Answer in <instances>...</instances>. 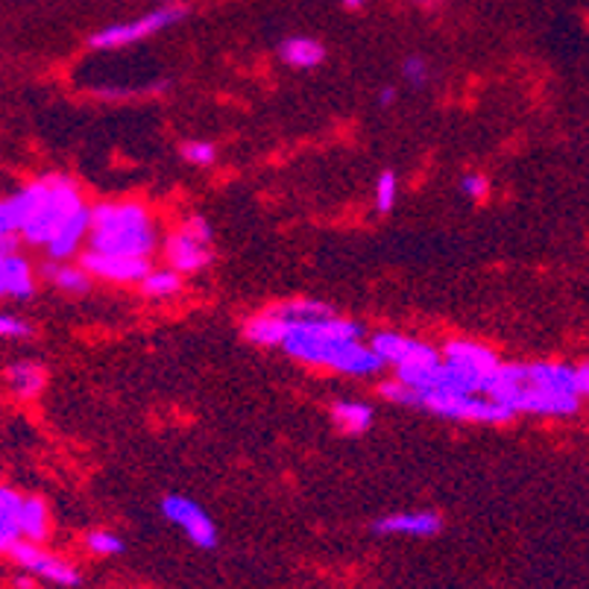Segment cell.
I'll return each mask as SVG.
<instances>
[{"instance_id": "obj_17", "label": "cell", "mask_w": 589, "mask_h": 589, "mask_svg": "<svg viewBox=\"0 0 589 589\" xmlns=\"http://www.w3.org/2000/svg\"><path fill=\"white\" fill-rule=\"evenodd\" d=\"M278 56L291 67H317L326 60V48L308 35H291L278 44Z\"/></svg>"}, {"instance_id": "obj_19", "label": "cell", "mask_w": 589, "mask_h": 589, "mask_svg": "<svg viewBox=\"0 0 589 589\" xmlns=\"http://www.w3.org/2000/svg\"><path fill=\"white\" fill-rule=\"evenodd\" d=\"M332 420L344 434H364L372 425V408L364 402L344 399V402H335V408H332Z\"/></svg>"}, {"instance_id": "obj_30", "label": "cell", "mask_w": 589, "mask_h": 589, "mask_svg": "<svg viewBox=\"0 0 589 589\" xmlns=\"http://www.w3.org/2000/svg\"><path fill=\"white\" fill-rule=\"evenodd\" d=\"M581 370V388H583V396H589V361L583 364V367H578Z\"/></svg>"}, {"instance_id": "obj_14", "label": "cell", "mask_w": 589, "mask_h": 589, "mask_svg": "<svg viewBox=\"0 0 589 589\" xmlns=\"http://www.w3.org/2000/svg\"><path fill=\"white\" fill-rule=\"evenodd\" d=\"M88 238H92V209L83 206V209L74 211V214L62 223V229L56 232L51 244L44 246V250H48V259H51V262H67L71 255L83 250Z\"/></svg>"}, {"instance_id": "obj_26", "label": "cell", "mask_w": 589, "mask_h": 589, "mask_svg": "<svg viewBox=\"0 0 589 589\" xmlns=\"http://www.w3.org/2000/svg\"><path fill=\"white\" fill-rule=\"evenodd\" d=\"M402 76L408 83L420 88V85L429 83V62L422 60V56H408L402 65Z\"/></svg>"}, {"instance_id": "obj_18", "label": "cell", "mask_w": 589, "mask_h": 589, "mask_svg": "<svg viewBox=\"0 0 589 589\" xmlns=\"http://www.w3.org/2000/svg\"><path fill=\"white\" fill-rule=\"evenodd\" d=\"M44 278L51 282L53 287H60L62 294H88V287H92V273L80 264V267H74V264L67 262H51L44 264Z\"/></svg>"}, {"instance_id": "obj_21", "label": "cell", "mask_w": 589, "mask_h": 589, "mask_svg": "<svg viewBox=\"0 0 589 589\" xmlns=\"http://www.w3.org/2000/svg\"><path fill=\"white\" fill-rule=\"evenodd\" d=\"M85 546H88V551H94V555L115 557L124 555L127 543H124L115 530H92V534L85 537Z\"/></svg>"}, {"instance_id": "obj_31", "label": "cell", "mask_w": 589, "mask_h": 589, "mask_svg": "<svg viewBox=\"0 0 589 589\" xmlns=\"http://www.w3.org/2000/svg\"><path fill=\"white\" fill-rule=\"evenodd\" d=\"M340 3H344L346 9H361L364 3H367V0H340Z\"/></svg>"}, {"instance_id": "obj_24", "label": "cell", "mask_w": 589, "mask_h": 589, "mask_svg": "<svg viewBox=\"0 0 589 589\" xmlns=\"http://www.w3.org/2000/svg\"><path fill=\"white\" fill-rule=\"evenodd\" d=\"M379 393L393 404H408V408H411V404H420V390L408 388V385H404V381H399V379L385 381V385L379 388Z\"/></svg>"}, {"instance_id": "obj_13", "label": "cell", "mask_w": 589, "mask_h": 589, "mask_svg": "<svg viewBox=\"0 0 589 589\" xmlns=\"http://www.w3.org/2000/svg\"><path fill=\"white\" fill-rule=\"evenodd\" d=\"M370 346L381 355V361L393 364V367H404V364L422 361V358H431V355H440L431 344H422L417 337L399 335V332H379L372 335Z\"/></svg>"}, {"instance_id": "obj_28", "label": "cell", "mask_w": 589, "mask_h": 589, "mask_svg": "<svg viewBox=\"0 0 589 589\" xmlns=\"http://www.w3.org/2000/svg\"><path fill=\"white\" fill-rule=\"evenodd\" d=\"M24 238L21 235H0V253L3 255H15L18 244H21Z\"/></svg>"}, {"instance_id": "obj_6", "label": "cell", "mask_w": 589, "mask_h": 589, "mask_svg": "<svg viewBox=\"0 0 589 589\" xmlns=\"http://www.w3.org/2000/svg\"><path fill=\"white\" fill-rule=\"evenodd\" d=\"M420 408L438 413L443 420L457 422H484V425H502L516 417L507 404L478 393H443V390H429L420 393Z\"/></svg>"}, {"instance_id": "obj_9", "label": "cell", "mask_w": 589, "mask_h": 589, "mask_svg": "<svg viewBox=\"0 0 589 589\" xmlns=\"http://www.w3.org/2000/svg\"><path fill=\"white\" fill-rule=\"evenodd\" d=\"M161 514L170 525H177L197 548H214L218 546V525L206 514V507L197 505L194 498L188 496H165L161 498Z\"/></svg>"}, {"instance_id": "obj_4", "label": "cell", "mask_w": 589, "mask_h": 589, "mask_svg": "<svg viewBox=\"0 0 589 589\" xmlns=\"http://www.w3.org/2000/svg\"><path fill=\"white\" fill-rule=\"evenodd\" d=\"M42 186V194H39V206H35L33 220L27 223L24 241L30 246H48L56 238V232L62 229L74 211H80L85 206L80 188H76L74 179L60 177V173H51V177L39 179Z\"/></svg>"}, {"instance_id": "obj_29", "label": "cell", "mask_w": 589, "mask_h": 589, "mask_svg": "<svg viewBox=\"0 0 589 589\" xmlns=\"http://www.w3.org/2000/svg\"><path fill=\"white\" fill-rule=\"evenodd\" d=\"M379 103H381V106H390V103H396V88H393V85H388V88H381Z\"/></svg>"}, {"instance_id": "obj_25", "label": "cell", "mask_w": 589, "mask_h": 589, "mask_svg": "<svg viewBox=\"0 0 589 589\" xmlns=\"http://www.w3.org/2000/svg\"><path fill=\"white\" fill-rule=\"evenodd\" d=\"M33 332L35 328L24 317H15V314H3L0 317V335L9 337V340H27V337H33Z\"/></svg>"}, {"instance_id": "obj_22", "label": "cell", "mask_w": 589, "mask_h": 589, "mask_svg": "<svg viewBox=\"0 0 589 589\" xmlns=\"http://www.w3.org/2000/svg\"><path fill=\"white\" fill-rule=\"evenodd\" d=\"M396 197H399V179H396L393 170H385L379 182H376V209H379L381 214L393 211Z\"/></svg>"}, {"instance_id": "obj_16", "label": "cell", "mask_w": 589, "mask_h": 589, "mask_svg": "<svg viewBox=\"0 0 589 589\" xmlns=\"http://www.w3.org/2000/svg\"><path fill=\"white\" fill-rule=\"evenodd\" d=\"M7 381L9 390L18 396V399H35V396H42L44 385H48V370H44V364L39 361H15L9 364L7 370Z\"/></svg>"}, {"instance_id": "obj_3", "label": "cell", "mask_w": 589, "mask_h": 589, "mask_svg": "<svg viewBox=\"0 0 589 589\" xmlns=\"http://www.w3.org/2000/svg\"><path fill=\"white\" fill-rule=\"evenodd\" d=\"M156 244H159L156 220L144 202L118 200L92 206V238H88L92 250L150 259Z\"/></svg>"}, {"instance_id": "obj_7", "label": "cell", "mask_w": 589, "mask_h": 589, "mask_svg": "<svg viewBox=\"0 0 589 589\" xmlns=\"http://www.w3.org/2000/svg\"><path fill=\"white\" fill-rule=\"evenodd\" d=\"M186 18V7H161L156 12H147V15L135 18V21H127V24H112L101 33H94L88 39V48L94 51H118V48H129L135 42H144L150 35L168 30L177 21Z\"/></svg>"}, {"instance_id": "obj_12", "label": "cell", "mask_w": 589, "mask_h": 589, "mask_svg": "<svg viewBox=\"0 0 589 589\" xmlns=\"http://www.w3.org/2000/svg\"><path fill=\"white\" fill-rule=\"evenodd\" d=\"M443 530V516L434 511H402V514H388L372 523V534H396V537H434Z\"/></svg>"}, {"instance_id": "obj_27", "label": "cell", "mask_w": 589, "mask_h": 589, "mask_svg": "<svg viewBox=\"0 0 589 589\" xmlns=\"http://www.w3.org/2000/svg\"><path fill=\"white\" fill-rule=\"evenodd\" d=\"M461 191L472 200H484L490 194V179L484 173H466L461 179Z\"/></svg>"}, {"instance_id": "obj_10", "label": "cell", "mask_w": 589, "mask_h": 589, "mask_svg": "<svg viewBox=\"0 0 589 589\" xmlns=\"http://www.w3.org/2000/svg\"><path fill=\"white\" fill-rule=\"evenodd\" d=\"M9 557L15 560L24 572L42 578V581H51L56 587H80V569L74 564L62 560L60 555L53 551H44L42 543H30V539H21Z\"/></svg>"}, {"instance_id": "obj_8", "label": "cell", "mask_w": 589, "mask_h": 589, "mask_svg": "<svg viewBox=\"0 0 589 589\" xmlns=\"http://www.w3.org/2000/svg\"><path fill=\"white\" fill-rule=\"evenodd\" d=\"M165 255L179 273H197L211 264V227L206 218H188L165 241Z\"/></svg>"}, {"instance_id": "obj_15", "label": "cell", "mask_w": 589, "mask_h": 589, "mask_svg": "<svg viewBox=\"0 0 589 589\" xmlns=\"http://www.w3.org/2000/svg\"><path fill=\"white\" fill-rule=\"evenodd\" d=\"M0 294L9 299H30L35 294L33 267L24 255H3L0 259Z\"/></svg>"}, {"instance_id": "obj_23", "label": "cell", "mask_w": 589, "mask_h": 589, "mask_svg": "<svg viewBox=\"0 0 589 589\" xmlns=\"http://www.w3.org/2000/svg\"><path fill=\"white\" fill-rule=\"evenodd\" d=\"M179 152H182V159H186L188 165H197V168H206V165L218 159V150H214V144L209 141H186L179 147Z\"/></svg>"}, {"instance_id": "obj_11", "label": "cell", "mask_w": 589, "mask_h": 589, "mask_svg": "<svg viewBox=\"0 0 589 589\" xmlns=\"http://www.w3.org/2000/svg\"><path fill=\"white\" fill-rule=\"evenodd\" d=\"M80 264H83L94 278H103V282H118V285H133L138 282L141 285L147 273H150V259H133V255H112L101 253V250H85L80 255Z\"/></svg>"}, {"instance_id": "obj_5", "label": "cell", "mask_w": 589, "mask_h": 589, "mask_svg": "<svg viewBox=\"0 0 589 589\" xmlns=\"http://www.w3.org/2000/svg\"><path fill=\"white\" fill-rule=\"evenodd\" d=\"M51 530V516L42 498L21 496L15 490L3 487L0 493V548L12 551L21 539L44 543Z\"/></svg>"}, {"instance_id": "obj_32", "label": "cell", "mask_w": 589, "mask_h": 589, "mask_svg": "<svg viewBox=\"0 0 589 589\" xmlns=\"http://www.w3.org/2000/svg\"><path fill=\"white\" fill-rule=\"evenodd\" d=\"M413 3H420V7H438L440 0H413Z\"/></svg>"}, {"instance_id": "obj_1", "label": "cell", "mask_w": 589, "mask_h": 589, "mask_svg": "<svg viewBox=\"0 0 589 589\" xmlns=\"http://www.w3.org/2000/svg\"><path fill=\"white\" fill-rule=\"evenodd\" d=\"M484 396L507 404L514 413L572 417L581 408V370L569 364H502Z\"/></svg>"}, {"instance_id": "obj_2", "label": "cell", "mask_w": 589, "mask_h": 589, "mask_svg": "<svg viewBox=\"0 0 589 589\" xmlns=\"http://www.w3.org/2000/svg\"><path fill=\"white\" fill-rule=\"evenodd\" d=\"M273 308L278 312V305ZM278 317L287 323V335L278 349H285L296 361L328 367L346 376H372L385 367L381 355L372 346L361 344V323L346 320L337 314L314 317V320H287L278 312Z\"/></svg>"}, {"instance_id": "obj_20", "label": "cell", "mask_w": 589, "mask_h": 589, "mask_svg": "<svg viewBox=\"0 0 589 589\" xmlns=\"http://www.w3.org/2000/svg\"><path fill=\"white\" fill-rule=\"evenodd\" d=\"M144 296L150 299H168V296H177L182 291V276L179 270L173 267H161V270H150L147 278L141 282Z\"/></svg>"}]
</instances>
